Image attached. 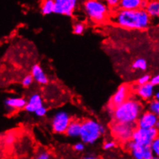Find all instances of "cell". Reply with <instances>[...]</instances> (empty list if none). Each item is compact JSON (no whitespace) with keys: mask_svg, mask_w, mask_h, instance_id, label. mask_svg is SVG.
<instances>
[{"mask_svg":"<svg viewBox=\"0 0 159 159\" xmlns=\"http://www.w3.org/2000/svg\"><path fill=\"white\" fill-rule=\"evenodd\" d=\"M151 17L144 9H119L111 16L114 24L127 30H143L147 29L151 23Z\"/></svg>","mask_w":159,"mask_h":159,"instance_id":"obj_1","label":"cell"},{"mask_svg":"<svg viewBox=\"0 0 159 159\" xmlns=\"http://www.w3.org/2000/svg\"><path fill=\"white\" fill-rule=\"evenodd\" d=\"M142 112L141 103L134 97H131L123 104L116 107L111 115L114 121L136 125Z\"/></svg>","mask_w":159,"mask_h":159,"instance_id":"obj_2","label":"cell"},{"mask_svg":"<svg viewBox=\"0 0 159 159\" xmlns=\"http://www.w3.org/2000/svg\"><path fill=\"white\" fill-rule=\"evenodd\" d=\"M104 125L97 120L87 118L81 121L80 138L86 144H93L106 133Z\"/></svg>","mask_w":159,"mask_h":159,"instance_id":"obj_3","label":"cell"},{"mask_svg":"<svg viewBox=\"0 0 159 159\" xmlns=\"http://www.w3.org/2000/svg\"><path fill=\"white\" fill-rule=\"evenodd\" d=\"M110 8L101 0H86L84 10L90 20L95 23H103L109 16Z\"/></svg>","mask_w":159,"mask_h":159,"instance_id":"obj_4","label":"cell"},{"mask_svg":"<svg viewBox=\"0 0 159 159\" xmlns=\"http://www.w3.org/2000/svg\"><path fill=\"white\" fill-rule=\"evenodd\" d=\"M136 128L137 125L134 124L121 123L113 120L111 125V133L115 139L125 144L131 139L134 131Z\"/></svg>","mask_w":159,"mask_h":159,"instance_id":"obj_5","label":"cell"},{"mask_svg":"<svg viewBox=\"0 0 159 159\" xmlns=\"http://www.w3.org/2000/svg\"><path fill=\"white\" fill-rule=\"evenodd\" d=\"M159 134V130L158 128H152L148 129L141 128L137 127L134 131L131 140L138 144L144 146H150L152 141Z\"/></svg>","mask_w":159,"mask_h":159,"instance_id":"obj_6","label":"cell"},{"mask_svg":"<svg viewBox=\"0 0 159 159\" xmlns=\"http://www.w3.org/2000/svg\"><path fill=\"white\" fill-rule=\"evenodd\" d=\"M72 120L69 113L65 111H59L53 116L51 119V128L53 133L58 134H66L68 126Z\"/></svg>","mask_w":159,"mask_h":159,"instance_id":"obj_7","label":"cell"},{"mask_svg":"<svg viewBox=\"0 0 159 159\" xmlns=\"http://www.w3.org/2000/svg\"><path fill=\"white\" fill-rule=\"evenodd\" d=\"M125 147L129 151L134 158L136 159H153L155 158L151 146H144L138 144L133 140L127 141L125 143Z\"/></svg>","mask_w":159,"mask_h":159,"instance_id":"obj_8","label":"cell"},{"mask_svg":"<svg viewBox=\"0 0 159 159\" xmlns=\"http://www.w3.org/2000/svg\"><path fill=\"white\" fill-rule=\"evenodd\" d=\"M131 88L127 84H122L117 88L108 103V111L111 114L114 108L131 98Z\"/></svg>","mask_w":159,"mask_h":159,"instance_id":"obj_9","label":"cell"},{"mask_svg":"<svg viewBox=\"0 0 159 159\" xmlns=\"http://www.w3.org/2000/svg\"><path fill=\"white\" fill-rule=\"evenodd\" d=\"M54 13L58 15L72 16L78 5L79 0H54Z\"/></svg>","mask_w":159,"mask_h":159,"instance_id":"obj_10","label":"cell"},{"mask_svg":"<svg viewBox=\"0 0 159 159\" xmlns=\"http://www.w3.org/2000/svg\"><path fill=\"white\" fill-rule=\"evenodd\" d=\"M158 118V116L152 113V111H143L138 120H137L136 125L138 128H145V129L155 128Z\"/></svg>","mask_w":159,"mask_h":159,"instance_id":"obj_11","label":"cell"},{"mask_svg":"<svg viewBox=\"0 0 159 159\" xmlns=\"http://www.w3.org/2000/svg\"><path fill=\"white\" fill-rule=\"evenodd\" d=\"M27 100L24 98H16L12 97L5 100V108L8 112H14L16 111L24 109L26 107Z\"/></svg>","mask_w":159,"mask_h":159,"instance_id":"obj_12","label":"cell"},{"mask_svg":"<svg viewBox=\"0 0 159 159\" xmlns=\"http://www.w3.org/2000/svg\"><path fill=\"white\" fill-rule=\"evenodd\" d=\"M135 90L138 96L144 101H149L155 96V86L151 82L143 85L137 84Z\"/></svg>","mask_w":159,"mask_h":159,"instance_id":"obj_13","label":"cell"},{"mask_svg":"<svg viewBox=\"0 0 159 159\" xmlns=\"http://www.w3.org/2000/svg\"><path fill=\"white\" fill-rule=\"evenodd\" d=\"M43 105V101L40 94L37 93H33L27 99V102L24 110L28 113H34L39 107Z\"/></svg>","mask_w":159,"mask_h":159,"instance_id":"obj_14","label":"cell"},{"mask_svg":"<svg viewBox=\"0 0 159 159\" xmlns=\"http://www.w3.org/2000/svg\"><path fill=\"white\" fill-rule=\"evenodd\" d=\"M31 74L34 78L35 82L40 85H47L49 83V78L44 72L42 66L39 64H34L32 66Z\"/></svg>","mask_w":159,"mask_h":159,"instance_id":"obj_15","label":"cell"},{"mask_svg":"<svg viewBox=\"0 0 159 159\" xmlns=\"http://www.w3.org/2000/svg\"><path fill=\"white\" fill-rule=\"evenodd\" d=\"M81 130V121L77 119H72L66 131V136L72 138H80Z\"/></svg>","mask_w":159,"mask_h":159,"instance_id":"obj_16","label":"cell"},{"mask_svg":"<svg viewBox=\"0 0 159 159\" xmlns=\"http://www.w3.org/2000/svg\"><path fill=\"white\" fill-rule=\"evenodd\" d=\"M145 10L151 18H159V0H150Z\"/></svg>","mask_w":159,"mask_h":159,"instance_id":"obj_17","label":"cell"},{"mask_svg":"<svg viewBox=\"0 0 159 159\" xmlns=\"http://www.w3.org/2000/svg\"><path fill=\"white\" fill-rule=\"evenodd\" d=\"M142 0H120L119 9H141Z\"/></svg>","mask_w":159,"mask_h":159,"instance_id":"obj_18","label":"cell"},{"mask_svg":"<svg viewBox=\"0 0 159 159\" xmlns=\"http://www.w3.org/2000/svg\"><path fill=\"white\" fill-rule=\"evenodd\" d=\"M55 1L54 0H43L40 6V11L43 15L47 16L54 13Z\"/></svg>","mask_w":159,"mask_h":159,"instance_id":"obj_19","label":"cell"},{"mask_svg":"<svg viewBox=\"0 0 159 159\" xmlns=\"http://www.w3.org/2000/svg\"><path fill=\"white\" fill-rule=\"evenodd\" d=\"M148 63L146 60L143 58H138L135 60L132 63V68L134 70H139L144 71L147 70Z\"/></svg>","mask_w":159,"mask_h":159,"instance_id":"obj_20","label":"cell"},{"mask_svg":"<svg viewBox=\"0 0 159 159\" xmlns=\"http://www.w3.org/2000/svg\"><path fill=\"white\" fill-rule=\"evenodd\" d=\"M150 146L155 155V158H159V134L152 141Z\"/></svg>","mask_w":159,"mask_h":159,"instance_id":"obj_21","label":"cell"},{"mask_svg":"<svg viewBox=\"0 0 159 159\" xmlns=\"http://www.w3.org/2000/svg\"><path fill=\"white\" fill-rule=\"evenodd\" d=\"M149 111H152L155 114L159 117V101L158 100L155 99L154 101H152L149 104L148 106Z\"/></svg>","mask_w":159,"mask_h":159,"instance_id":"obj_22","label":"cell"},{"mask_svg":"<svg viewBox=\"0 0 159 159\" xmlns=\"http://www.w3.org/2000/svg\"><path fill=\"white\" fill-rule=\"evenodd\" d=\"M34 81V78H33V77L32 76V74H30L23 77V79L22 80L21 84L22 85H23V87H26H26H30V86L33 84Z\"/></svg>","mask_w":159,"mask_h":159,"instance_id":"obj_23","label":"cell"},{"mask_svg":"<svg viewBox=\"0 0 159 159\" xmlns=\"http://www.w3.org/2000/svg\"><path fill=\"white\" fill-rule=\"evenodd\" d=\"M35 158L37 159H50L52 158V155L47 150H39L36 153Z\"/></svg>","mask_w":159,"mask_h":159,"instance_id":"obj_24","label":"cell"},{"mask_svg":"<svg viewBox=\"0 0 159 159\" xmlns=\"http://www.w3.org/2000/svg\"><path fill=\"white\" fill-rule=\"evenodd\" d=\"M85 30V26L83 23H77L73 26V33L76 35H82Z\"/></svg>","mask_w":159,"mask_h":159,"instance_id":"obj_25","label":"cell"},{"mask_svg":"<svg viewBox=\"0 0 159 159\" xmlns=\"http://www.w3.org/2000/svg\"><path fill=\"white\" fill-rule=\"evenodd\" d=\"M116 145H117L116 141H113V140H108V141H106L104 143V144H103V148L105 151H110L111 149H114L116 147Z\"/></svg>","mask_w":159,"mask_h":159,"instance_id":"obj_26","label":"cell"},{"mask_svg":"<svg viewBox=\"0 0 159 159\" xmlns=\"http://www.w3.org/2000/svg\"><path fill=\"white\" fill-rule=\"evenodd\" d=\"M104 2L110 9H114L119 8L120 0H104Z\"/></svg>","mask_w":159,"mask_h":159,"instance_id":"obj_27","label":"cell"},{"mask_svg":"<svg viewBox=\"0 0 159 159\" xmlns=\"http://www.w3.org/2000/svg\"><path fill=\"white\" fill-rule=\"evenodd\" d=\"M151 76L149 74H144V75L141 76V77L138 79L137 80V84L138 85H143V84H145L147 83H149L151 81Z\"/></svg>","mask_w":159,"mask_h":159,"instance_id":"obj_28","label":"cell"},{"mask_svg":"<svg viewBox=\"0 0 159 159\" xmlns=\"http://www.w3.org/2000/svg\"><path fill=\"white\" fill-rule=\"evenodd\" d=\"M34 114H36V116L39 117H43L44 116L47 115V108L45 106L43 105L41 107H39L37 110L34 112Z\"/></svg>","mask_w":159,"mask_h":159,"instance_id":"obj_29","label":"cell"},{"mask_svg":"<svg viewBox=\"0 0 159 159\" xmlns=\"http://www.w3.org/2000/svg\"><path fill=\"white\" fill-rule=\"evenodd\" d=\"M86 148V144L84 143L83 141H80V142H77L74 145V150L75 152H82L85 150Z\"/></svg>","mask_w":159,"mask_h":159,"instance_id":"obj_30","label":"cell"},{"mask_svg":"<svg viewBox=\"0 0 159 159\" xmlns=\"http://www.w3.org/2000/svg\"><path fill=\"white\" fill-rule=\"evenodd\" d=\"M15 140V137L12 134H9L6 137V144H11Z\"/></svg>","mask_w":159,"mask_h":159,"instance_id":"obj_31","label":"cell"},{"mask_svg":"<svg viewBox=\"0 0 159 159\" xmlns=\"http://www.w3.org/2000/svg\"><path fill=\"white\" fill-rule=\"evenodd\" d=\"M150 82L152 83L155 87V86L159 85V74H157V75L154 76L153 77H152V78H151Z\"/></svg>","mask_w":159,"mask_h":159,"instance_id":"obj_32","label":"cell"},{"mask_svg":"<svg viewBox=\"0 0 159 159\" xmlns=\"http://www.w3.org/2000/svg\"><path fill=\"white\" fill-rule=\"evenodd\" d=\"M97 158L98 156L94 153H87L84 156V158L85 159H96Z\"/></svg>","mask_w":159,"mask_h":159,"instance_id":"obj_33","label":"cell"},{"mask_svg":"<svg viewBox=\"0 0 159 159\" xmlns=\"http://www.w3.org/2000/svg\"><path fill=\"white\" fill-rule=\"evenodd\" d=\"M149 2V0H142L141 1V9H145L146 7H147L148 4Z\"/></svg>","mask_w":159,"mask_h":159,"instance_id":"obj_34","label":"cell"},{"mask_svg":"<svg viewBox=\"0 0 159 159\" xmlns=\"http://www.w3.org/2000/svg\"><path fill=\"white\" fill-rule=\"evenodd\" d=\"M155 99H156V100H158L159 101V90H158V91H156L155 93Z\"/></svg>","mask_w":159,"mask_h":159,"instance_id":"obj_35","label":"cell"},{"mask_svg":"<svg viewBox=\"0 0 159 159\" xmlns=\"http://www.w3.org/2000/svg\"><path fill=\"white\" fill-rule=\"evenodd\" d=\"M155 128H158V129L159 130V118H158V121H157L156 125H155Z\"/></svg>","mask_w":159,"mask_h":159,"instance_id":"obj_36","label":"cell"}]
</instances>
